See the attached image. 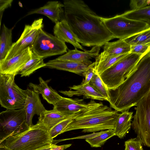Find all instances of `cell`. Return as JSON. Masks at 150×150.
Masks as SVG:
<instances>
[{
	"label": "cell",
	"mask_w": 150,
	"mask_h": 150,
	"mask_svg": "<svg viewBox=\"0 0 150 150\" xmlns=\"http://www.w3.org/2000/svg\"><path fill=\"white\" fill-rule=\"evenodd\" d=\"M89 84L97 91L107 99L108 101V89L106 87L99 75L96 72L91 80Z\"/></svg>",
	"instance_id": "obj_29"
},
{
	"label": "cell",
	"mask_w": 150,
	"mask_h": 150,
	"mask_svg": "<svg viewBox=\"0 0 150 150\" xmlns=\"http://www.w3.org/2000/svg\"><path fill=\"white\" fill-rule=\"evenodd\" d=\"M43 27L42 18L35 20L31 25H25L19 38L16 42L13 43L4 60L10 59L19 54L28 47H31L36 39L39 30L42 28Z\"/></svg>",
	"instance_id": "obj_11"
},
{
	"label": "cell",
	"mask_w": 150,
	"mask_h": 150,
	"mask_svg": "<svg viewBox=\"0 0 150 150\" xmlns=\"http://www.w3.org/2000/svg\"><path fill=\"white\" fill-rule=\"evenodd\" d=\"M143 56L129 53L99 75L106 87L109 89H114L121 84Z\"/></svg>",
	"instance_id": "obj_5"
},
{
	"label": "cell",
	"mask_w": 150,
	"mask_h": 150,
	"mask_svg": "<svg viewBox=\"0 0 150 150\" xmlns=\"http://www.w3.org/2000/svg\"><path fill=\"white\" fill-rule=\"evenodd\" d=\"M13 0H0V25L3 14L5 10L11 6Z\"/></svg>",
	"instance_id": "obj_35"
},
{
	"label": "cell",
	"mask_w": 150,
	"mask_h": 150,
	"mask_svg": "<svg viewBox=\"0 0 150 150\" xmlns=\"http://www.w3.org/2000/svg\"><path fill=\"white\" fill-rule=\"evenodd\" d=\"M121 15L129 19L146 22L150 25V6L137 10L128 11Z\"/></svg>",
	"instance_id": "obj_26"
},
{
	"label": "cell",
	"mask_w": 150,
	"mask_h": 150,
	"mask_svg": "<svg viewBox=\"0 0 150 150\" xmlns=\"http://www.w3.org/2000/svg\"><path fill=\"white\" fill-rule=\"evenodd\" d=\"M38 84L30 83L28 86L31 89L39 94L49 104L54 105L62 98L55 90L48 85L47 81L41 77L39 78Z\"/></svg>",
	"instance_id": "obj_21"
},
{
	"label": "cell",
	"mask_w": 150,
	"mask_h": 150,
	"mask_svg": "<svg viewBox=\"0 0 150 150\" xmlns=\"http://www.w3.org/2000/svg\"><path fill=\"white\" fill-rule=\"evenodd\" d=\"M72 116L60 122L49 131L50 136L52 139H53L58 135L62 134L63 130L71 121Z\"/></svg>",
	"instance_id": "obj_30"
},
{
	"label": "cell",
	"mask_w": 150,
	"mask_h": 150,
	"mask_svg": "<svg viewBox=\"0 0 150 150\" xmlns=\"http://www.w3.org/2000/svg\"><path fill=\"white\" fill-rule=\"evenodd\" d=\"M12 30L13 28H8L3 24L0 35V62L5 59L13 43L12 41Z\"/></svg>",
	"instance_id": "obj_24"
},
{
	"label": "cell",
	"mask_w": 150,
	"mask_h": 150,
	"mask_svg": "<svg viewBox=\"0 0 150 150\" xmlns=\"http://www.w3.org/2000/svg\"><path fill=\"white\" fill-rule=\"evenodd\" d=\"M103 51L100 54L102 56H117L130 53L131 46L124 40L119 39L112 42H108L104 45Z\"/></svg>",
	"instance_id": "obj_22"
},
{
	"label": "cell",
	"mask_w": 150,
	"mask_h": 150,
	"mask_svg": "<svg viewBox=\"0 0 150 150\" xmlns=\"http://www.w3.org/2000/svg\"><path fill=\"white\" fill-rule=\"evenodd\" d=\"M147 5H148V0H131L129 3L131 10L142 8L147 6Z\"/></svg>",
	"instance_id": "obj_34"
},
{
	"label": "cell",
	"mask_w": 150,
	"mask_h": 150,
	"mask_svg": "<svg viewBox=\"0 0 150 150\" xmlns=\"http://www.w3.org/2000/svg\"><path fill=\"white\" fill-rule=\"evenodd\" d=\"M124 40L131 46L150 43V28Z\"/></svg>",
	"instance_id": "obj_28"
},
{
	"label": "cell",
	"mask_w": 150,
	"mask_h": 150,
	"mask_svg": "<svg viewBox=\"0 0 150 150\" xmlns=\"http://www.w3.org/2000/svg\"><path fill=\"white\" fill-rule=\"evenodd\" d=\"M70 89L67 91H60L59 92L69 97L74 96H83V98L91 99L108 101L107 99L97 91L89 83L74 85L69 87Z\"/></svg>",
	"instance_id": "obj_16"
},
{
	"label": "cell",
	"mask_w": 150,
	"mask_h": 150,
	"mask_svg": "<svg viewBox=\"0 0 150 150\" xmlns=\"http://www.w3.org/2000/svg\"><path fill=\"white\" fill-rule=\"evenodd\" d=\"M72 116H67L53 108L42 112L39 116L36 124L49 131L60 122Z\"/></svg>",
	"instance_id": "obj_20"
},
{
	"label": "cell",
	"mask_w": 150,
	"mask_h": 150,
	"mask_svg": "<svg viewBox=\"0 0 150 150\" xmlns=\"http://www.w3.org/2000/svg\"><path fill=\"white\" fill-rule=\"evenodd\" d=\"M53 141L48 130L36 124L1 141L0 148L4 150H35L52 144Z\"/></svg>",
	"instance_id": "obj_4"
},
{
	"label": "cell",
	"mask_w": 150,
	"mask_h": 150,
	"mask_svg": "<svg viewBox=\"0 0 150 150\" xmlns=\"http://www.w3.org/2000/svg\"><path fill=\"white\" fill-rule=\"evenodd\" d=\"M0 150H4L3 149H2V148H0Z\"/></svg>",
	"instance_id": "obj_38"
},
{
	"label": "cell",
	"mask_w": 150,
	"mask_h": 150,
	"mask_svg": "<svg viewBox=\"0 0 150 150\" xmlns=\"http://www.w3.org/2000/svg\"><path fill=\"white\" fill-rule=\"evenodd\" d=\"M115 136L114 129H108L96 137L86 139V141L92 147L98 148L103 146L107 141Z\"/></svg>",
	"instance_id": "obj_27"
},
{
	"label": "cell",
	"mask_w": 150,
	"mask_h": 150,
	"mask_svg": "<svg viewBox=\"0 0 150 150\" xmlns=\"http://www.w3.org/2000/svg\"><path fill=\"white\" fill-rule=\"evenodd\" d=\"M57 146V145L53 143L52 144L45 146L41 148L35 150H51Z\"/></svg>",
	"instance_id": "obj_36"
},
{
	"label": "cell",
	"mask_w": 150,
	"mask_h": 150,
	"mask_svg": "<svg viewBox=\"0 0 150 150\" xmlns=\"http://www.w3.org/2000/svg\"><path fill=\"white\" fill-rule=\"evenodd\" d=\"M25 90L27 97L24 108L26 114L27 123L30 127L33 125L32 119L34 115L39 116L46 110L41 102L39 94L29 88Z\"/></svg>",
	"instance_id": "obj_14"
},
{
	"label": "cell",
	"mask_w": 150,
	"mask_h": 150,
	"mask_svg": "<svg viewBox=\"0 0 150 150\" xmlns=\"http://www.w3.org/2000/svg\"><path fill=\"white\" fill-rule=\"evenodd\" d=\"M53 33L54 35L58 39L64 42L71 44L75 48L83 51L85 50L79 43L75 35L65 19L55 24L53 28Z\"/></svg>",
	"instance_id": "obj_18"
},
{
	"label": "cell",
	"mask_w": 150,
	"mask_h": 150,
	"mask_svg": "<svg viewBox=\"0 0 150 150\" xmlns=\"http://www.w3.org/2000/svg\"><path fill=\"white\" fill-rule=\"evenodd\" d=\"M110 106L117 112L129 111L150 92V51L143 56L120 85L109 89Z\"/></svg>",
	"instance_id": "obj_2"
},
{
	"label": "cell",
	"mask_w": 150,
	"mask_h": 150,
	"mask_svg": "<svg viewBox=\"0 0 150 150\" xmlns=\"http://www.w3.org/2000/svg\"><path fill=\"white\" fill-rule=\"evenodd\" d=\"M148 5L150 4V0H148Z\"/></svg>",
	"instance_id": "obj_37"
},
{
	"label": "cell",
	"mask_w": 150,
	"mask_h": 150,
	"mask_svg": "<svg viewBox=\"0 0 150 150\" xmlns=\"http://www.w3.org/2000/svg\"><path fill=\"white\" fill-rule=\"evenodd\" d=\"M105 27L115 38L125 40L150 28L146 22L126 18L121 14L102 17Z\"/></svg>",
	"instance_id": "obj_6"
},
{
	"label": "cell",
	"mask_w": 150,
	"mask_h": 150,
	"mask_svg": "<svg viewBox=\"0 0 150 150\" xmlns=\"http://www.w3.org/2000/svg\"><path fill=\"white\" fill-rule=\"evenodd\" d=\"M96 71L95 68V62H93L88 67L86 70L82 74L85 79L83 80L81 83L86 84L89 83L92 78L96 74Z\"/></svg>",
	"instance_id": "obj_33"
},
{
	"label": "cell",
	"mask_w": 150,
	"mask_h": 150,
	"mask_svg": "<svg viewBox=\"0 0 150 150\" xmlns=\"http://www.w3.org/2000/svg\"><path fill=\"white\" fill-rule=\"evenodd\" d=\"M100 47L95 46L90 50H85L83 51L78 50L77 48L73 50H68L64 54L58 57V59L72 61L77 62L91 64L90 59L96 58L99 54Z\"/></svg>",
	"instance_id": "obj_17"
},
{
	"label": "cell",
	"mask_w": 150,
	"mask_h": 150,
	"mask_svg": "<svg viewBox=\"0 0 150 150\" xmlns=\"http://www.w3.org/2000/svg\"><path fill=\"white\" fill-rule=\"evenodd\" d=\"M64 5L58 1H48L43 6L29 11L25 16L35 14L43 15L55 24L64 19Z\"/></svg>",
	"instance_id": "obj_15"
},
{
	"label": "cell",
	"mask_w": 150,
	"mask_h": 150,
	"mask_svg": "<svg viewBox=\"0 0 150 150\" xmlns=\"http://www.w3.org/2000/svg\"><path fill=\"white\" fill-rule=\"evenodd\" d=\"M25 108L13 110L6 109L0 113V129L4 136L3 141L7 137L18 134L28 129Z\"/></svg>",
	"instance_id": "obj_10"
},
{
	"label": "cell",
	"mask_w": 150,
	"mask_h": 150,
	"mask_svg": "<svg viewBox=\"0 0 150 150\" xmlns=\"http://www.w3.org/2000/svg\"><path fill=\"white\" fill-rule=\"evenodd\" d=\"M91 64L61 60L56 58L49 60L45 63V67L69 71L82 76L83 73L86 70L88 66Z\"/></svg>",
	"instance_id": "obj_19"
},
{
	"label": "cell",
	"mask_w": 150,
	"mask_h": 150,
	"mask_svg": "<svg viewBox=\"0 0 150 150\" xmlns=\"http://www.w3.org/2000/svg\"><path fill=\"white\" fill-rule=\"evenodd\" d=\"M33 52L44 59L67 52L65 42L41 28L30 47Z\"/></svg>",
	"instance_id": "obj_9"
},
{
	"label": "cell",
	"mask_w": 150,
	"mask_h": 150,
	"mask_svg": "<svg viewBox=\"0 0 150 150\" xmlns=\"http://www.w3.org/2000/svg\"><path fill=\"white\" fill-rule=\"evenodd\" d=\"M120 114L102 103L93 104L74 114L62 132L83 129L82 132H95L114 129Z\"/></svg>",
	"instance_id": "obj_3"
},
{
	"label": "cell",
	"mask_w": 150,
	"mask_h": 150,
	"mask_svg": "<svg viewBox=\"0 0 150 150\" xmlns=\"http://www.w3.org/2000/svg\"><path fill=\"white\" fill-rule=\"evenodd\" d=\"M128 111H124L120 114L114 129L115 136L121 139L125 136L131 127L133 112Z\"/></svg>",
	"instance_id": "obj_23"
},
{
	"label": "cell",
	"mask_w": 150,
	"mask_h": 150,
	"mask_svg": "<svg viewBox=\"0 0 150 150\" xmlns=\"http://www.w3.org/2000/svg\"><path fill=\"white\" fill-rule=\"evenodd\" d=\"M150 51V43L131 46L130 53L144 56Z\"/></svg>",
	"instance_id": "obj_32"
},
{
	"label": "cell",
	"mask_w": 150,
	"mask_h": 150,
	"mask_svg": "<svg viewBox=\"0 0 150 150\" xmlns=\"http://www.w3.org/2000/svg\"><path fill=\"white\" fill-rule=\"evenodd\" d=\"M32 53L29 47L19 54L0 62V73L16 76L31 58Z\"/></svg>",
	"instance_id": "obj_12"
},
{
	"label": "cell",
	"mask_w": 150,
	"mask_h": 150,
	"mask_svg": "<svg viewBox=\"0 0 150 150\" xmlns=\"http://www.w3.org/2000/svg\"><path fill=\"white\" fill-rule=\"evenodd\" d=\"M64 19L79 43L101 47L114 39L97 15L81 0H64Z\"/></svg>",
	"instance_id": "obj_1"
},
{
	"label": "cell",
	"mask_w": 150,
	"mask_h": 150,
	"mask_svg": "<svg viewBox=\"0 0 150 150\" xmlns=\"http://www.w3.org/2000/svg\"><path fill=\"white\" fill-rule=\"evenodd\" d=\"M125 146L127 150H143L142 144L137 137L126 141Z\"/></svg>",
	"instance_id": "obj_31"
},
{
	"label": "cell",
	"mask_w": 150,
	"mask_h": 150,
	"mask_svg": "<svg viewBox=\"0 0 150 150\" xmlns=\"http://www.w3.org/2000/svg\"><path fill=\"white\" fill-rule=\"evenodd\" d=\"M95 102L93 99H91L87 103L83 99L78 98L72 99L62 97L53 106V108L64 115L71 117L79 111L91 106Z\"/></svg>",
	"instance_id": "obj_13"
},
{
	"label": "cell",
	"mask_w": 150,
	"mask_h": 150,
	"mask_svg": "<svg viewBox=\"0 0 150 150\" xmlns=\"http://www.w3.org/2000/svg\"><path fill=\"white\" fill-rule=\"evenodd\" d=\"M16 76L0 73V104L8 110L24 107L27 97L25 90L19 87L15 81Z\"/></svg>",
	"instance_id": "obj_7"
},
{
	"label": "cell",
	"mask_w": 150,
	"mask_h": 150,
	"mask_svg": "<svg viewBox=\"0 0 150 150\" xmlns=\"http://www.w3.org/2000/svg\"><path fill=\"white\" fill-rule=\"evenodd\" d=\"M136 106L131 127L142 144L150 148V92Z\"/></svg>",
	"instance_id": "obj_8"
},
{
	"label": "cell",
	"mask_w": 150,
	"mask_h": 150,
	"mask_svg": "<svg viewBox=\"0 0 150 150\" xmlns=\"http://www.w3.org/2000/svg\"><path fill=\"white\" fill-rule=\"evenodd\" d=\"M124 150H127V149L125 148V149Z\"/></svg>",
	"instance_id": "obj_39"
},
{
	"label": "cell",
	"mask_w": 150,
	"mask_h": 150,
	"mask_svg": "<svg viewBox=\"0 0 150 150\" xmlns=\"http://www.w3.org/2000/svg\"><path fill=\"white\" fill-rule=\"evenodd\" d=\"M44 58L33 52L31 58L26 62L19 74L21 77L29 76L37 70L42 67H45V63Z\"/></svg>",
	"instance_id": "obj_25"
}]
</instances>
